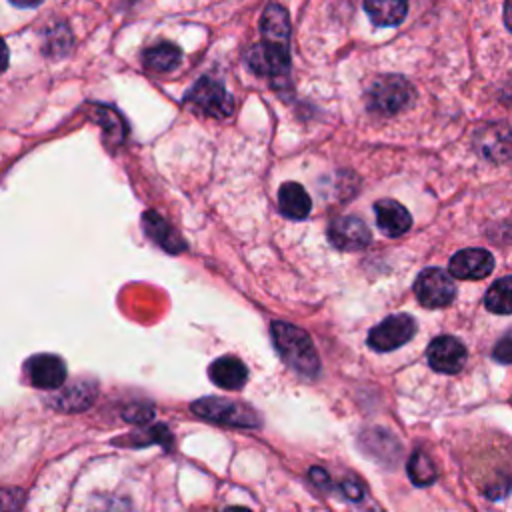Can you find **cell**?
<instances>
[{
	"label": "cell",
	"mask_w": 512,
	"mask_h": 512,
	"mask_svg": "<svg viewBox=\"0 0 512 512\" xmlns=\"http://www.w3.org/2000/svg\"><path fill=\"white\" fill-rule=\"evenodd\" d=\"M14 6H20V8H34L38 6L42 0H10Z\"/></svg>",
	"instance_id": "obj_32"
},
{
	"label": "cell",
	"mask_w": 512,
	"mask_h": 512,
	"mask_svg": "<svg viewBox=\"0 0 512 512\" xmlns=\"http://www.w3.org/2000/svg\"><path fill=\"white\" fill-rule=\"evenodd\" d=\"M412 86L400 76L378 78L368 90V104L380 114H396L412 102Z\"/></svg>",
	"instance_id": "obj_4"
},
{
	"label": "cell",
	"mask_w": 512,
	"mask_h": 512,
	"mask_svg": "<svg viewBox=\"0 0 512 512\" xmlns=\"http://www.w3.org/2000/svg\"><path fill=\"white\" fill-rule=\"evenodd\" d=\"M406 472L410 476V480L416 484V486H430L436 476H438V468L436 464L432 462V458L422 452V450H416L410 460H408V466H406Z\"/></svg>",
	"instance_id": "obj_22"
},
{
	"label": "cell",
	"mask_w": 512,
	"mask_h": 512,
	"mask_svg": "<svg viewBox=\"0 0 512 512\" xmlns=\"http://www.w3.org/2000/svg\"><path fill=\"white\" fill-rule=\"evenodd\" d=\"M504 22L512 30V0H506L504 4Z\"/></svg>",
	"instance_id": "obj_31"
},
{
	"label": "cell",
	"mask_w": 512,
	"mask_h": 512,
	"mask_svg": "<svg viewBox=\"0 0 512 512\" xmlns=\"http://www.w3.org/2000/svg\"><path fill=\"white\" fill-rule=\"evenodd\" d=\"M182 62V52L176 44L160 42L144 52V64L152 72H170Z\"/></svg>",
	"instance_id": "obj_20"
},
{
	"label": "cell",
	"mask_w": 512,
	"mask_h": 512,
	"mask_svg": "<svg viewBox=\"0 0 512 512\" xmlns=\"http://www.w3.org/2000/svg\"><path fill=\"white\" fill-rule=\"evenodd\" d=\"M270 334L284 364H288L300 376H306V378L318 376L320 358L316 354V348L310 336L302 328L276 320L270 326Z\"/></svg>",
	"instance_id": "obj_1"
},
{
	"label": "cell",
	"mask_w": 512,
	"mask_h": 512,
	"mask_svg": "<svg viewBox=\"0 0 512 512\" xmlns=\"http://www.w3.org/2000/svg\"><path fill=\"white\" fill-rule=\"evenodd\" d=\"M260 32H262V40L288 46V38H290L288 12L278 4H270L260 18Z\"/></svg>",
	"instance_id": "obj_17"
},
{
	"label": "cell",
	"mask_w": 512,
	"mask_h": 512,
	"mask_svg": "<svg viewBox=\"0 0 512 512\" xmlns=\"http://www.w3.org/2000/svg\"><path fill=\"white\" fill-rule=\"evenodd\" d=\"M192 412L204 420L218 422V424H228V426H238V428H254L260 424L258 414L242 404L234 402L228 398H202L192 404Z\"/></svg>",
	"instance_id": "obj_2"
},
{
	"label": "cell",
	"mask_w": 512,
	"mask_h": 512,
	"mask_svg": "<svg viewBox=\"0 0 512 512\" xmlns=\"http://www.w3.org/2000/svg\"><path fill=\"white\" fill-rule=\"evenodd\" d=\"M426 356L432 370L440 374H456L464 368L468 354H466V346L458 338L442 334L428 344Z\"/></svg>",
	"instance_id": "obj_7"
},
{
	"label": "cell",
	"mask_w": 512,
	"mask_h": 512,
	"mask_svg": "<svg viewBox=\"0 0 512 512\" xmlns=\"http://www.w3.org/2000/svg\"><path fill=\"white\" fill-rule=\"evenodd\" d=\"M246 60H248V66L260 76L280 78V76H286L290 70L288 46L272 44L266 40L252 46Z\"/></svg>",
	"instance_id": "obj_8"
},
{
	"label": "cell",
	"mask_w": 512,
	"mask_h": 512,
	"mask_svg": "<svg viewBox=\"0 0 512 512\" xmlns=\"http://www.w3.org/2000/svg\"><path fill=\"white\" fill-rule=\"evenodd\" d=\"M8 68V48L4 44V40L0 38V74Z\"/></svg>",
	"instance_id": "obj_30"
},
{
	"label": "cell",
	"mask_w": 512,
	"mask_h": 512,
	"mask_svg": "<svg viewBox=\"0 0 512 512\" xmlns=\"http://www.w3.org/2000/svg\"><path fill=\"white\" fill-rule=\"evenodd\" d=\"M474 144L490 162H506L512 158V128L502 122L488 124L476 132Z\"/></svg>",
	"instance_id": "obj_10"
},
{
	"label": "cell",
	"mask_w": 512,
	"mask_h": 512,
	"mask_svg": "<svg viewBox=\"0 0 512 512\" xmlns=\"http://www.w3.org/2000/svg\"><path fill=\"white\" fill-rule=\"evenodd\" d=\"M186 104H190L194 110L206 114V116H216V118H226L234 110V100L230 92L216 80L212 78H200L184 96Z\"/></svg>",
	"instance_id": "obj_3"
},
{
	"label": "cell",
	"mask_w": 512,
	"mask_h": 512,
	"mask_svg": "<svg viewBox=\"0 0 512 512\" xmlns=\"http://www.w3.org/2000/svg\"><path fill=\"white\" fill-rule=\"evenodd\" d=\"M310 478H312L318 486H322V488H326V486H328V480H330L328 474H326L324 470H320V468H312V470H310Z\"/></svg>",
	"instance_id": "obj_29"
},
{
	"label": "cell",
	"mask_w": 512,
	"mask_h": 512,
	"mask_svg": "<svg viewBox=\"0 0 512 512\" xmlns=\"http://www.w3.org/2000/svg\"><path fill=\"white\" fill-rule=\"evenodd\" d=\"M208 376L224 390H238L248 378V368L236 356H220L208 368Z\"/></svg>",
	"instance_id": "obj_14"
},
{
	"label": "cell",
	"mask_w": 512,
	"mask_h": 512,
	"mask_svg": "<svg viewBox=\"0 0 512 512\" xmlns=\"http://www.w3.org/2000/svg\"><path fill=\"white\" fill-rule=\"evenodd\" d=\"M152 414H154V410L150 406H140L138 404V406H132L130 410H126L124 418L128 422H146V420L152 418Z\"/></svg>",
	"instance_id": "obj_28"
},
{
	"label": "cell",
	"mask_w": 512,
	"mask_h": 512,
	"mask_svg": "<svg viewBox=\"0 0 512 512\" xmlns=\"http://www.w3.org/2000/svg\"><path fill=\"white\" fill-rule=\"evenodd\" d=\"M144 434H146L144 438H134L132 444H136V446H148L150 442H158V444H162L166 450H170L172 436H170V430H166L164 426H154L152 430H146Z\"/></svg>",
	"instance_id": "obj_24"
},
{
	"label": "cell",
	"mask_w": 512,
	"mask_h": 512,
	"mask_svg": "<svg viewBox=\"0 0 512 512\" xmlns=\"http://www.w3.org/2000/svg\"><path fill=\"white\" fill-rule=\"evenodd\" d=\"M364 8L372 24L396 26L404 20L408 2L406 0H364Z\"/></svg>",
	"instance_id": "obj_19"
},
{
	"label": "cell",
	"mask_w": 512,
	"mask_h": 512,
	"mask_svg": "<svg viewBox=\"0 0 512 512\" xmlns=\"http://www.w3.org/2000/svg\"><path fill=\"white\" fill-rule=\"evenodd\" d=\"M492 358L500 364H512V328L494 344Z\"/></svg>",
	"instance_id": "obj_25"
},
{
	"label": "cell",
	"mask_w": 512,
	"mask_h": 512,
	"mask_svg": "<svg viewBox=\"0 0 512 512\" xmlns=\"http://www.w3.org/2000/svg\"><path fill=\"white\" fill-rule=\"evenodd\" d=\"M416 334V322L410 314H392L386 316L368 332V346L376 352H392Z\"/></svg>",
	"instance_id": "obj_5"
},
{
	"label": "cell",
	"mask_w": 512,
	"mask_h": 512,
	"mask_svg": "<svg viewBox=\"0 0 512 512\" xmlns=\"http://www.w3.org/2000/svg\"><path fill=\"white\" fill-rule=\"evenodd\" d=\"M26 374L32 386L54 390L60 388L66 380V364L60 356L38 354L26 362Z\"/></svg>",
	"instance_id": "obj_12"
},
{
	"label": "cell",
	"mask_w": 512,
	"mask_h": 512,
	"mask_svg": "<svg viewBox=\"0 0 512 512\" xmlns=\"http://www.w3.org/2000/svg\"><path fill=\"white\" fill-rule=\"evenodd\" d=\"M22 492L20 490H0V510H12L22 506Z\"/></svg>",
	"instance_id": "obj_26"
},
{
	"label": "cell",
	"mask_w": 512,
	"mask_h": 512,
	"mask_svg": "<svg viewBox=\"0 0 512 512\" xmlns=\"http://www.w3.org/2000/svg\"><path fill=\"white\" fill-rule=\"evenodd\" d=\"M484 304L494 314H512V276L496 280L484 294Z\"/></svg>",
	"instance_id": "obj_21"
},
{
	"label": "cell",
	"mask_w": 512,
	"mask_h": 512,
	"mask_svg": "<svg viewBox=\"0 0 512 512\" xmlns=\"http://www.w3.org/2000/svg\"><path fill=\"white\" fill-rule=\"evenodd\" d=\"M414 294L426 308L448 306L456 298V284L442 268H426L414 280Z\"/></svg>",
	"instance_id": "obj_6"
},
{
	"label": "cell",
	"mask_w": 512,
	"mask_h": 512,
	"mask_svg": "<svg viewBox=\"0 0 512 512\" xmlns=\"http://www.w3.org/2000/svg\"><path fill=\"white\" fill-rule=\"evenodd\" d=\"M328 240L338 250L356 252L370 244V230L358 216H340L330 222Z\"/></svg>",
	"instance_id": "obj_9"
},
{
	"label": "cell",
	"mask_w": 512,
	"mask_h": 512,
	"mask_svg": "<svg viewBox=\"0 0 512 512\" xmlns=\"http://www.w3.org/2000/svg\"><path fill=\"white\" fill-rule=\"evenodd\" d=\"M340 490H342V494H344L348 500L358 502V500L364 498V488H362V484H360L358 480H354V478L344 480V482L340 484Z\"/></svg>",
	"instance_id": "obj_27"
},
{
	"label": "cell",
	"mask_w": 512,
	"mask_h": 512,
	"mask_svg": "<svg viewBox=\"0 0 512 512\" xmlns=\"http://www.w3.org/2000/svg\"><path fill=\"white\" fill-rule=\"evenodd\" d=\"M94 120L102 126V130L106 132L108 140H116L122 142L124 134H126V124L122 120V116L108 106H98L94 112Z\"/></svg>",
	"instance_id": "obj_23"
},
{
	"label": "cell",
	"mask_w": 512,
	"mask_h": 512,
	"mask_svg": "<svg viewBox=\"0 0 512 512\" xmlns=\"http://www.w3.org/2000/svg\"><path fill=\"white\" fill-rule=\"evenodd\" d=\"M448 270L460 280H478L494 270V256L484 248H464L450 258Z\"/></svg>",
	"instance_id": "obj_11"
},
{
	"label": "cell",
	"mask_w": 512,
	"mask_h": 512,
	"mask_svg": "<svg viewBox=\"0 0 512 512\" xmlns=\"http://www.w3.org/2000/svg\"><path fill=\"white\" fill-rule=\"evenodd\" d=\"M374 214H376V224L382 230V234L396 238L402 236L410 230L412 226V216L410 212L396 200L392 198H382L374 204Z\"/></svg>",
	"instance_id": "obj_13"
},
{
	"label": "cell",
	"mask_w": 512,
	"mask_h": 512,
	"mask_svg": "<svg viewBox=\"0 0 512 512\" xmlns=\"http://www.w3.org/2000/svg\"><path fill=\"white\" fill-rule=\"evenodd\" d=\"M96 396V384L88 380H76L72 386H66L58 396H54V406L64 412H78L92 404Z\"/></svg>",
	"instance_id": "obj_18"
},
{
	"label": "cell",
	"mask_w": 512,
	"mask_h": 512,
	"mask_svg": "<svg viewBox=\"0 0 512 512\" xmlns=\"http://www.w3.org/2000/svg\"><path fill=\"white\" fill-rule=\"evenodd\" d=\"M278 208L290 220H304L310 214L312 200L302 184L286 182L278 190Z\"/></svg>",
	"instance_id": "obj_16"
},
{
	"label": "cell",
	"mask_w": 512,
	"mask_h": 512,
	"mask_svg": "<svg viewBox=\"0 0 512 512\" xmlns=\"http://www.w3.org/2000/svg\"><path fill=\"white\" fill-rule=\"evenodd\" d=\"M142 226H144L146 234L156 244H160L164 250H168L170 254H178V252H182L186 248V244L180 238V234L156 210H148L142 216Z\"/></svg>",
	"instance_id": "obj_15"
}]
</instances>
